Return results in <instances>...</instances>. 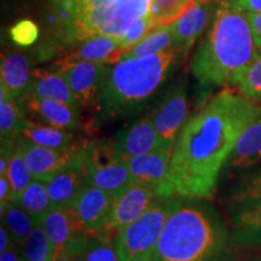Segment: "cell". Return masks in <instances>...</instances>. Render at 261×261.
I'll return each mask as SVG.
<instances>
[{"label":"cell","instance_id":"obj_1","mask_svg":"<svg viewBox=\"0 0 261 261\" xmlns=\"http://www.w3.org/2000/svg\"><path fill=\"white\" fill-rule=\"evenodd\" d=\"M261 117L255 100L224 89L188 120L173 149L168 189L171 197L208 201L238 138Z\"/></svg>","mask_w":261,"mask_h":261},{"label":"cell","instance_id":"obj_2","mask_svg":"<svg viewBox=\"0 0 261 261\" xmlns=\"http://www.w3.org/2000/svg\"><path fill=\"white\" fill-rule=\"evenodd\" d=\"M259 50L248 12L237 6L219 4L191 70L203 84L236 85Z\"/></svg>","mask_w":261,"mask_h":261},{"label":"cell","instance_id":"obj_3","mask_svg":"<svg viewBox=\"0 0 261 261\" xmlns=\"http://www.w3.org/2000/svg\"><path fill=\"white\" fill-rule=\"evenodd\" d=\"M230 237L213 208L178 197L151 261H228Z\"/></svg>","mask_w":261,"mask_h":261},{"label":"cell","instance_id":"obj_4","mask_svg":"<svg viewBox=\"0 0 261 261\" xmlns=\"http://www.w3.org/2000/svg\"><path fill=\"white\" fill-rule=\"evenodd\" d=\"M152 2L54 0L58 41L65 46L74 47L91 37L109 35L123 42L127 33L137 22L150 19L155 24Z\"/></svg>","mask_w":261,"mask_h":261},{"label":"cell","instance_id":"obj_5","mask_svg":"<svg viewBox=\"0 0 261 261\" xmlns=\"http://www.w3.org/2000/svg\"><path fill=\"white\" fill-rule=\"evenodd\" d=\"M181 51L173 47L155 56L122 60L110 65L98 103L103 120H119L142 110L166 83Z\"/></svg>","mask_w":261,"mask_h":261},{"label":"cell","instance_id":"obj_6","mask_svg":"<svg viewBox=\"0 0 261 261\" xmlns=\"http://www.w3.org/2000/svg\"><path fill=\"white\" fill-rule=\"evenodd\" d=\"M177 200L178 197L160 198L123 228L114 242L121 261L151 257Z\"/></svg>","mask_w":261,"mask_h":261},{"label":"cell","instance_id":"obj_7","mask_svg":"<svg viewBox=\"0 0 261 261\" xmlns=\"http://www.w3.org/2000/svg\"><path fill=\"white\" fill-rule=\"evenodd\" d=\"M84 163L90 184L119 195L132 184L126 162L116 154L113 140L86 143L84 148Z\"/></svg>","mask_w":261,"mask_h":261},{"label":"cell","instance_id":"obj_8","mask_svg":"<svg viewBox=\"0 0 261 261\" xmlns=\"http://www.w3.org/2000/svg\"><path fill=\"white\" fill-rule=\"evenodd\" d=\"M158 200L159 195L152 189L130 184L115 196L107 223L94 236L114 243L123 228L138 219Z\"/></svg>","mask_w":261,"mask_h":261},{"label":"cell","instance_id":"obj_9","mask_svg":"<svg viewBox=\"0 0 261 261\" xmlns=\"http://www.w3.org/2000/svg\"><path fill=\"white\" fill-rule=\"evenodd\" d=\"M150 116L162 145L174 149L181 129L190 119L187 83L180 80L173 85Z\"/></svg>","mask_w":261,"mask_h":261},{"label":"cell","instance_id":"obj_10","mask_svg":"<svg viewBox=\"0 0 261 261\" xmlns=\"http://www.w3.org/2000/svg\"><path fill=\"white\" fill-rule=\"evenodd\" d=\"M110 65L112 64L77 62L60 65L57 70L67 80L80 107H98Z\"/></svg>","mask_w":261,"mask_h":261},{"label":"cell","instance_id":"obj_11","mask_svg":"<svg viewBox=\"0 0 261 261\" xmlns=\"http://www.w3.org/2000/svg\"><path fill=\"white\" fill-rule=\"evenodd\" d=\"M172 154V148L162 146L149 154L125 160L132 184L152 189L160 198H172L168 189Z\"/></svg>","mask_w":261,"mask_h":261},{"label":"cell","instance_id":"obj_12","mask_svg":"<svg viewBox=\"0 0 261 261\" xmlns=\"http://www.w3.org/2000/svg\"><path fill=\"white\" fill-rule=\"evenodd\" d=\"M56 252L83 247L91 234L85 230L71 205L54 207L40 221Z\"/></svg>","mask_w":261,"mask_h":261},{"label":"cell","instance_id":"obj_13","mask_svg":"<svg viewBox=\"0 0 261 261\" xmlns=\"http://www.w3.org/2000/svg\"><path fill=\"white\" fill-rule=\"evenodd\" d=\"M17 145L33 173V177L41 181H46L55 173L76 159L85 146L73 149L44 148L33 144L21 136L17 138Z\"/></svg>","mask_w":261,"mask_h":261},{"label":"cell","instance_id":"obj_14","mask_svg":"<svg viewBox=\"0 0 261 261\" xmlns=\"http://www.w3.org/2000/svg\"><path fill=\"white\" fill-rule=\"evenodd\" d=\"M113 144L116 154L123 161L149 154L163 146L151 116L142 117L120 130L113 139Z\"/></svg>","mask_w":261,"mask_h":261},{"label":"cell","instance_id":"obj_15","mask_svg":"<svg viewBox=\"0 0 261 261\" xmlns=\"http://www.w3.org/2000/svg\"><path fill=\"white\" fill-rule=\"evenodd\" d=\"M44 182L55 207L73 204L83 189L89 184L84 163V149L76 159Z\"/></svg>","mask_w":261,"mask_h":261},{"label":"cell","instance_id":"obj_16","mask_svg":"<svg viewBox=\"0 0 261 261\" xmlns=\"http://www.w3.org/2000/svg\"><path fill=\"white\" fill-rule=\"evenodd\" d=\"M114 198L115 196L89 182L71 204L85 230L91 236H94L107 223Z\"/></svg>","mask_w":261,"mask_h":261},{"label":"cell","instance_id":"obj_17","mask_svg":"<svg viewBox=\"0 0 261 261\" xmlns=\"http://www.w3.org/2000/svg\"><path fill=\"white\" fill-rule=\"evenodd\" d=\"M22 112L23 114L31 113L39 122L60 129L75 132L81 128L80 108L54 99L27 97L22 107Z\"/></svg>","mask_w":261,"mask_h":261},{"label":"cell","instance_id":"obj_18","mask_svg":"<svg viewBox=\"0 0 261 261\" xmlns=\"http://www.w3.org/2000/svg\"><path fill=\"white\" fill-rule=\"evenodd\" d=\"M123 52L122 42L109 35H96L81 41L74 46L73 52L62 58L60 65L93 62V63L114 64Z\"/></svg>","mask_w":261,"mask_h":261},{"label":"cell","instance_id":"obj_19","mask_svg":"<svg viewBox=\"0 0 261 261\" xmlns=\"http://www.w3.org/2000/svg\"><path fill=\"white\" fill-rule=\"evenodd\" d=\"M212 0H196L180 17L173 22L177 46L181 55H187L203 33L210 22Z\"/></svg>","mask_w":261,"mask_h":261},{"label":"cell","instance_id":"obj_20","mask_svg":"<svg viewBox=\"0 0 261 261\" xmlns=\"http://www.w3.org/2000/svg\"><path fill=\"white\" fill-rule=\"evenodd\" d=\"M231 226L234 244L261 247V200L231 208Z\"/></svg>","mask_w":261,"mask_h":261},{"label":"cell","instance_id":"obj_21","mask_svg":"<svg viewBox=\"0 0 261 261\" xmlns=\"http://www.w3.org/2000/svg\"><path fill=\"white\" fill-rule=\"evenodd\" d=\"M33 73L27 56L18 52H11L2 60V81L8 87L19 107L23 103L31 90Z\"/></svg>","mask_w":261,"mask_h":261},{"label":"cell","instance_id":"obj_22","mask_svg":"<svg viewBox=\"0 0 261 261\" xmlns=\"http://www.w3.org/2000/svg\"><path fill=\"white\" fill-rule=\"evenodd\" d=\"M19 136L32 142L33 144L50 149L81 148L86 144L84 140L77 138L74 132L56 128L41 122H35L27 116H24Z\"/></svg>","mask_w":261,"mask_h":261},{"label":"cell","instance_id":"obj_23","mask_svg":"<svg viewBox=\"0 0 261 261\" xmlns=\"http://www.w3.org/2000/svg\"><path fill=\"white\" fill-rule=\"evenodd\" d=\"M261 161V117L244 129L226 163L228 168L240 171Z\"/></svg>","mask_w":261,"mask_h":261},{"label":"cell","instance_id":"obj_24","mask_svg":"<svg viewBox=\"0 0 261 261\" xmlns=\"http://www.w3.org/2000/svg\"><path fill=\"white\" fill-rule=\"evenodd\" d=\"M27 97L46 98V99L69 104L71 107L81 108L71 92L67 80L58 70L51 73H40V71L33 73L32 86Z\"/></svg>","mask_w":261,"mask_h":261},{"label":"cell","instance_id":"obj_25","mask_svg":"<svg viewBox=\"0 0 261 261\" xmlns=\"http://www.w3.org/2000/svg\"><path fill=\"white\" fill-rule=\"evenodd\" d=\"M173 47H178L173 24L161 25V27L152 29L148 35H145L142 40L137 42L135 46L120 55L117 62L129 60V58L155 56V55L171 50Z\"/></svg>","mask_w":261,"mask_h":261},{"label":"cell","instance_id":"obj_26","mask_svg":"<svg viewBox=\"0 0 261 261\" xmlns=\"http://www.w3.org/2000/svg\"><path fill=\"white\" fill-rule=\"evenodd\" d=\"M24 114L11 92L0 83V139L17 140Z\"/></svg>","mask_w":261,"mask_h":261},{"label":"cell","instance_id":"obj_27","mask_svg":"<svg viewBox=\"0 0 261 261\" xmlns=\"http://www.w3.org/2000/svg\"><path fill=\"white\" fill-rule=\"evenodd\" d=\"M0 212L2 223L8 227L12 241L22 246L38 221L16 202H9Z\"/></svg>","mask_w":261,"mask_h":261},{"label":"cell","instance_id":"obj_28","mask_svg":"<svg viewBox=\"0 0 261 261\" xmlns=\"http://www.w3.org/2000/svg\"><path fill=\"white\" fill-rule=\"evenodd\" d=\"M25 212L34 218L38 223L44 219V217L55 205L52 203L47 188L44 181L34 179L28 188L25 189L21 197L16 201Z\"/></svg>","mask_w":261,"mask_h":261},{"label":"cell","instance_id":"obj_29","mask_svg":"<svg viewBox=\"0 0 261 261\" xmlns=\"http://www.w3.org/2000/svg\"><path fill=\"white\" fill-rule=\"evenodd\" d=\"M24 261H52L56 249L40 223L35 224L31 234L22 244Z\"/></svg>","mask_w":261,"mask_h":261},{"label":"cell","instance_id":"obj_30","mask_svg":"<svg viewBox=\"0 0 261 261\" xmlns=\"http://www.w3.org/2000/svg\"><path fill=\"white\" fill-rule=\"evenodd\" d=\"M10 185H11V202H16L21 197L28 185L34 180L33 173L29 169L21 149L16 144V149L10 161L8 173H6Z\"/></svg>","mask_w":261,"mask_h":261},{"label":"cell","instance_id":"obj_31","mask_svg":"<svg viewBox=\"0 0 261 261\" xmlns=\"http://www.w3.org/2000/svg\"><path fill=\"white\" fill-rule=\"evenodd\" d=\"M80 261H121V259L113 242L90 236L81 250Z\"/></svg>","mask_w":261,"mask_h":261},{"label":"cell","instance_id":"obj_32","mask_svg":"<svg viewBox=\"0 0 261 261\" xmlns=\"http://www.w3.org/2000/svg\"><path fill=\"white\" fill-rule=\"evenodd\" d=\"M261 200V171L243 179L234 187L230 196V207Z\"/></svg>","mask_w":261,"mask_h":261},{"label":"cell","instance_id":"obj_33","mask_svg":"<svg viewBox=\"0 0 261 261\" xmlns=\"http://www.w3.org/2000/svg\"><path fill=\"white\" fill-rule=\"evenodd\" d=\"M236 85L238 90L248 98L261 102V48Z\"/></svg>","mask_w":261,"mask_h":261},{"label":"cell","instance_id":"obj_34","mask_svg":"<svg viewBox=\"0 0 261 261\" xmlns=\"http://www.w3.org/2000/svg\"><path fill=\"white\" fill-rule=\"evenodd\" d=\"M11 39L19 46H29L37 41L39 29L31 19H22L10 31Z\"/></svg>","mask_w":261,"mask_h":261},{"label":"cell","instance_id":"obj_35","mask_svg":"<svg viewBox=\"0 0 261 261\" xmlns=\"http://www.w3.org/2000/svg\"><path fill=\"white\" fill-rule=\"evenodd\" d=\"M2 140V150H0V175H6L8 168L14 154L17 140L0 139Z\"/></svg>","mask_w":261,"mask_h":261},{"label":"cell","instance_id":"obj_36","mask_svg":"<svg viewBox=\"0 0 261 261\" xmlns=\"http://www.w3.org/2000/svg\"><path fill=\"white\" fill-rule=\"evenodd\" d=\"M85 246V244H84ZM83 247H74V248H67V249L60 250L56 252L54 260L52 261H80V255Z\"/></svg>","mask_w":261,"mask_h":261},{"label":"cell","instance_id":"obj_37","mask_svg":"<svg viewBox=\"0 0 261 261\" xmlns=\"http://www.w3.org/2000/svg\"><path fill=\"white\" fill-rule=\"evenodd\" d=\"M0 261H24L22 246L14 243L4 252H0Z\"/></svg>","mask_w":261,"mask_h":261},{"label":"cell","instance_id":"obj_38","mask_svg":"<svg viewBox=\"0 0 261 261\" xmlns=\"http://www.w3.org/2000/svg\"><path fill=\"white\" fill-rule=\"evenodd\" d=\"M11 185L6 175H0V210L11 202Z\"/></svg>","mask_w":261,"mask_h":261},{"label":"cell","instance_id":"obj_39","mask_svg":"<svg viewBox=\"0 0 261 261\" xmlns=\"http://www.w3.org/2000/svg\"><path fill=\"white\" fill-rule=\"evenodd\" d=\"M249 21L250 24H252V29L254 33V38H255V41L257 46L261 48V14H249Z\"/></svg>","mask_w":261,"mask_h":261},{"label":"cell","instance_id":"obj_40","mask_svg":"<svg viewBox=\"0 0 261 261\" xmlns=\"http://www.w3.org/2000/svg\"><path fill=\"white\" fill-rule=\"evenodd\" d=\"M14 243L15 242L12 241V237L9 232L8 227L2 223V226H0V252H4Z\"/></svg>","mask_w":261,"mask_h":261},{"label":"cell","instance_id":"obj_41","mask_svg":"<svg viewBox=\"0 0 261 261\" xmlns=\"http://www.w3.org/2000/svg\"><path fill=\"white\" fill-rule=\"evenodd\" d=\"M240 8L249 14H261V0H242Z\"/></svg>","mask_w":261,"mask_h":261},{"label":"cell","instance_id":"obj_42","mask_svg":"<svg viewBox=\"0 0 261 261\" xmlns=\"http://www.w3.org/2000/svg\"><path fill=\"white\" fill-rule=\"evenodd\" d=\"M242 0H219V4L228 5V6H237L240 8V4Z\"/></svg>","mask_w":261,"mask_h":261},{"label":"cell","instance_id":"obj_43","mask_svg":"<svg viewBox=\"0 0 261 261\" xmlns=\"http://www.w3.org/2000/svg\"><path fill=\"white\" fill-rule=\"evenodd\" d=\"M130 261H151V260H150V257H138V259L130 260Z\"/></svg>","mask_w":261,"mask_h":261},{"label":"cell","instance_id":"obj_44","mask_svg":"<svg viewBox=\"0 0 261 261\" xmlns=\"http://www.w3.org/2000/svg\"><path fill=\"white\" fill-rule=\"evenodd\" d=\"M246 261H261L260 257H255V259H249V260H246Z\"/></svg>","mask_w":261,"mask_h":261}]
</instances>
